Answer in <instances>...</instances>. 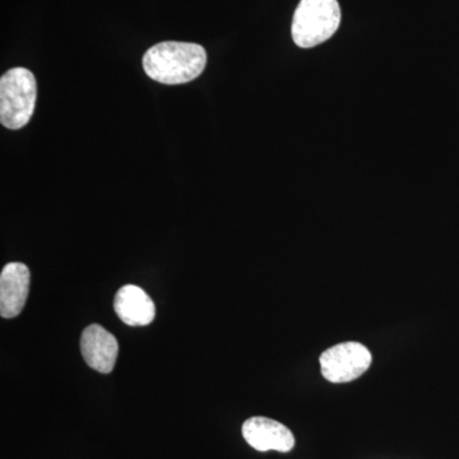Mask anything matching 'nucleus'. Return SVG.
<instances>
[{"mask_svg":"<svg viewBox=\"0 0 459 459\" xmlns=\"http://www.w3.org/2000/svg\"><path fill=\"white\" fill-rule=\"evenodd\" d=\"M207 53L193 42L165 41L150 48L143 56L148 77L164 84H183L204 74Z\"/></svg>","mask_w":459,"mask_h":459,"instance_id":"1","label":"nucleus"},{"mask_svg":"<svg viewBox=\"0 0 459 459\" xmlns=\"http://www.w3.org/2000/svg\"><path fill=\"white\" fill-rule=\"evenodd\" d=\"M38 98L35 75L29 69H11L0 78V122L17 131L31 119Z\"/></svg>","mask_w":459,"mask_h":459,"instance_id":"2","label":"nucleus"},{"mask_svg":"<svg viewBox=\"0 0 459 459\" xmlns=\"http://www.w3.org/2000/svg\"><path fill=\"white\" fill-rule=\"evenodd\" d=\"M340 23L337 0H301L292 21V39L299 48L309 49L331 39Z\"/></svg>","mask_w":459,"mask_h":459,"instance_id":"3","label":"nucleus"},{"mask_svg":"<svg viewBox=\"0 0 459 459\" xmlns=\"http://www.w3.org/2000/svg\"><path fill=\"white\" fill-rule=\"evenodd\" d=\"M320 371L331 383H349L369 369L371 353L364 344L343 342L329 347L320 355Z\"/></svg>","mask_w":459,"mask_h":459,"instance_id":"4","label":"nucleus"},{"mask_svg":"<svg viewBox=\"0 0 459 459\" xmlns=\"http://www.w3.org/2000/svg\"><path fill=\"white\" fill-rule=\"evenodd\" d=\"M243 437L252 448L259 452L287 453L295 446V437L285 425L268 418L255 416L243 425Z\"/></svg>","mask_w":459,"mask_h":459,"instance_id":"5","label":"nucleus"},{"mask_svg":"<svg viewBox=\"0 0 459 459\" xmlns=\"http://www.w3.org/2000/svg\"><path fill=\"white\" fill-rule=\"evenodd\" d=\"M81 352L86 364L99 373L113 371L119 353V343L113 333L100 325H91L81 336Z\"/></svg>","mask_w":459,"mask_h":459,"instance_id":"6","label":"nucleus"},{"mask_svg":"<svg viewBox=\"0 0 459 459\" xmlns=\"http://www.w3.org/2000/svg\"><path fill=\"white\" fill-rule=\"evenodd\" d=\"M30 291V270L23 263H8L0 274V316L16 318L25 307Z\"/></svg>","mask_w":459,"mask_h":459,"instance_id":"7","label":"nucleus"},{"mask_svg":"<svg viewBox=\"0 0 459 459\" xmlns=\"http://www.w3.org/2000/svg\"><path fill=\"white\" fill-rule=\"evenodd\" d=\"M114 310L123 323L142 327L153 322L156 307L143 289L135 285L123 286L115 295Z\"/></svg>","mask_w":459,"mask_h":459,"instance_id":"8","label":"nucleus"}]
</instances>
